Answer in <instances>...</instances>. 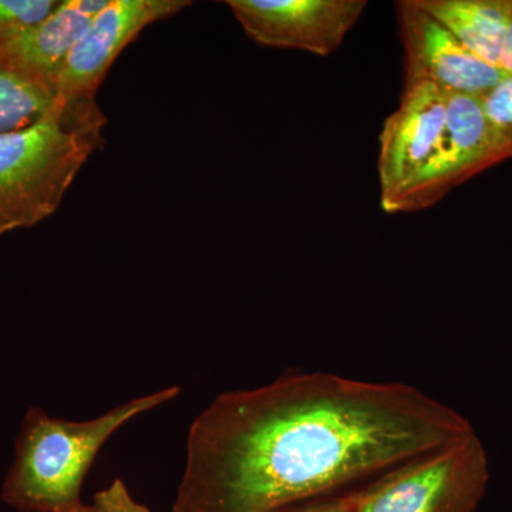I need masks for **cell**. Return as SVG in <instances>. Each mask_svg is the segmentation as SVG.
<instances>
[{"label": "cell", "instance_id": "obj_16", "mask_svg": "<svg viewBox=\"0 0 512 512\" xmlns=\"http://www.w3.org/2000/svg\"><path fill=\"white\" fill-rule=\"evenodd\" d=\"M357 490L348 491V493L330 495V497L320 498V500L311 501L293 507L284 512H355Z\"/></svg>", "mask_w": 512, "mask_h": 512}, {"label": "cell", "instance_id": "obj_4", "mask_svg": "<svg viewBox=\"0 0 512 512\" xmlns=\"http://www.w3.org/2000/svg\"><path fill=\"white\" fill-rule=\"evenodd\" d=\"M446 93L430 83L404 87L399 107L380 133V205L386 214L433 207L448 194Z\"/></svg>", "mask_w": 512, "mask_h": 512}, {"label": "cell", "instance_id": "obj_9", "mask_svg": "<svg viewBox=\"0 0 512 512\" xmlns=\"http://www.w3.org/2000/svg\"><path fill=\"white\" fill-rule=\"evenodd\" d=\"M110 0H66L35 28L10 42L0 52L13 66L57 94V82L67 56L82 39L93 19Z\"/></svg>", "mask_w": 512, "mask_h": 512}, {"label": "cell", "instance_id": "obj_8", "mask_svg": "<svg viewBox=\"0 0 512 512\" xmlns=\"http://www.w3.org/2000/svg\"><path fill=\"white\" fill-rule=\"evenodd\" d=\"M191 5L190 0H110L67 56L57 99H94L110 67L141 30Z\"/></svg>", "mask_w": 512, "mask_h": 512}, {"label": "cell", "instance_id": "obj_12", "mask_svg": "<svg viewBox=\"0 0 512 512\" xmlns=\"http://www.w3.org/2000/svg\"><path fill=\"white\" fill-rule=\"evenodd\" d=\"M55 103V93L13 66L0 52V134L35 126Z\"/></svg>", "mask_w": 512, "mask_h": 512}, {"label": "cell", "instance_id": "obj_17", "mask_svg": "<svg viewBox=\"0 0 512 512\" xmlns=\"http://www.w3.org/2000/svg\"><path fill=\"white\" fill-rule=\"evenodd\" d=\"M501 69H503L508 76L512 77V18L510 28H508L507 39H505L503 59H501Z\"/></svg>", "mask_w": 512, "mask_h": 512}, {"label": "cell", "instance_id": "obj_5", "mask_svg": "<svg viewBox=\"0 0 512 512\" xmlns=\"http://www.w3.org/2000/svg\"><path fill=\"white\" fill-rule=\"evenodd\" d=\"M490 463L476 431L357 490L355 512H476Z\"/></svg>", "mask_w": 512, "mask_h": 512}, {"label": "cell", "instance_id": "obj_2", "mask_svg": "<svg viewBox=\"0 0 512 512\" xmlns=\"http://www.w3.org/2000/svg\"><path fill=\"white\" fill-rule=\"evenodd\" d=\"M96 99L60 100L35 126L0 134V238L55 214L104 140Z\"/></svg>", "mask_w": 512, "mask_h": 512}, {"label": "cell", "instance_id": "obj_18", "mask_svg": "<svg viewBox=\"0 0 512 512\" xmlns=\"http://www.w3.org/2000/svg\"><path fill=\"white\" fill-rule=\"evenodd\" d=\"M72 512H99L97 511V508L94 507V505H79V507L76 508V510H73Z\"/></svg>", "mask_w": 512, "mask_h": 512}, {"label": "cell", "instance_id": "obj_1", "mask_svg": "<svg viewBox=\"0 0 512 512\" xmlns=\"http://www.w3.org/2000/svg\"><path fill=\"white\" fill-rule=\"evenodd\" d=\"M476 431L406 383L288 373L194 420L174 512H284L348 493Z\"/></svg>", "mask_w": 512, "mask_h": 512}, {"label": "cell", "instance_id": "obj_15", "mask_svg": "<svg viewBox=\"0 0 512 512\" xmlns=\"http://www.w3.org/2000/svg\"><path fill=\"white\" fill-rule=\"evenodd\" d=\"M94 507L99 512H150L131 497L123 481L116 480L94 497Z\"/></svg>", "mask_w": 512, "mask_h": 512}, {"label": "cell", "instance_id": "obj_3", "mask_svg": "<svg viewBox=\"0 0 512 512\" xmlns=\"http://www.w3.org/2000/svg\"><path fill=\"white\" fill-rule=\"evenodd\" d=\"M171 386L114 407L93 420L69 421L32 407L16 440L15 463L2 488L20 512H72L82 505L83 481L97 454L121 426L180 394Z\"/></svg>", "mask_w": 512, "mask_h": 512}, {"label": "cell", "instance_id": "obj_7", "mask_svg": "<svg viewBox=\"0 0 512 512\" xmlns=\"http://www.w3.org/2000/svg\"><path fill=\"white\" fill-rule=\"evenodd\" d=\"M404 52V87L430 83L444 93L483 97L508 76L485 63L414 0L396 3Z\"/></svg>", "mask_w": 512, "mask_h": 512}, {"label": "cell", "instance_id": "obj_10", "mask_svg": "<svg viewBox=\"0 0 512 512\" xmlns=\"http://www.w3.org/2000/svg\"><path fill=\"white\" fill-rule=\"evenodd\" d=\"M444 171L450 192L474 175L510 160L480 97L446 93Z\"/></svg>", "mask_w": 512, "mask_h": 512}, {"label": "cell", "instance_id": "obj_6", "mask_svg": "<svg viewBox=\"0 0 512 512\" xmlns=\"http://www.w3.org/2000/svg\"><path fill=\"white\" fill-rule=\"evenodd\" d=\"M242 29L258 45L335 53L367 8L366 0H228Z\"/></svg>", "mask_w": 512, "mask_h": 512}, {"label": "cell", "instance_id": "obj_11", "mask_svg": "<svg viewBox=\"0 0 512 512\" xmlns=\"http://www.w3.org/2000/svg\"><path fill=\"white\" fill-rule=\"evenodd\" d=\"M478 59L501 69L512 0H414Z\"/></svg>", "mask_w": 512, "mask_h": 512}, {"label": "cell", "instance_id": "obj_14", "mask_svg": "<svg viewBox=\"0 0 512 512\" xmlns=\"http://www.w3.org/2000/svg\"><path fill=\"white\" fill-rule=\"evenodd\" d=\"M480 99L488 120L512 158V77H505Z\"/></svg>", "mask_w": 512, "mask_h": 512}, {"label": "cell", "instance_id": "obj_13", "mask_svg": "<svg viewBox=\"0 0 512 512\" xmlns=\"http://www.w3.org/2000/svg\"><path fill=\"white\" fill-rule=\"evenodd\" d=\"M57 0H0V43L35 28L55 12Z\"/></svg>", "mask_w": 512, "mask_h": 512}]
</instances>
